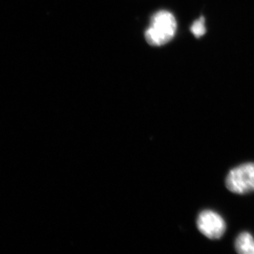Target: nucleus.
<instances>
[{
    "label": "nucleus",
    "instance_id": "obj_3",
    "mask_svg": "<svg viewBox=\"0 0 254 254\" xmlns=\"http://www.w3.org/2000/svg\"><path fill=\"white\" fill-rule=\"evenodd\" d=\"M196 224L198 230L210 240L220 239L226 230L224 219L213 210H203L198 215Z\"/></svg>",
    "mask_w": 254,
    "mask_h": 254
},
{
    "label": "nucleus",
    "instance_id": "obj_2",
    "mask_svg": "<svg viewBox=\"0 0 254 254\" xmlns=\"http://www.w3.org/2000/svg\"><path fill=\"white\" fill-rule=\"evenodd\" d=\"M225 184L227 190L237 194L254 191V163L242 164L232 169Z\"/></svg>",
    "mask_w": 254,
    "mask_h": 254
},
{
    "label": "nucleus",
    "instance_id": "obj_5",
    "mask_svg": "<svg viewBox=\"0 0 254 254\" xmlns=\"http://www.w3.org/2000/svg\"><path fill=\"white\" fill-rule=\"evenodd\" d=\"M190 31L195 38H200L205 34L206 29H205L204 18L203 16L193 22L190 28Z\"/></svg>",
    "mask_w": 254,
    "mask_h": 254
},
{
    "label": "nucleus",
    "instance_id": "obj_1",
    "mask_svg": "<svg viewBox=\"0 0 254 254\" xmlns=\"http://www.w3.org/2000/svg\"><path fill=\"white\" fill-rule=\"evenodd\" d=\"M176 30L175 16L169 11H158L153 15L150 26L145 31V40L150 46H163L173 39Z\"/></svg>",
    "mask_w": 254,
    "mask_h": 254
},
{
    "label": "nucleus",
    "instance_id": "obj_4",
    "mask_svg": "<svg viewBox=\"0 0 254 254\" xmlns=\"http://www.w3.org/2000/svg\"><path fill=\"white\" fill-rule=\"evenodd\" d=\"M235 250L241 254H254V237L249 232L241 233L235 241Z\"/></svg>",
    "mask_w": 254,
    "mask_h": 254
}]
</instances>
